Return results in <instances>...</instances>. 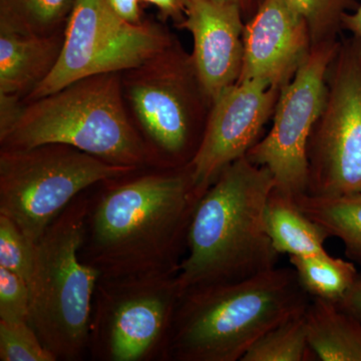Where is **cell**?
Listing matches in <instances>:
<instances>
[{"mask_svg": "<svg viewBox=\"0 0 361 361\" xmlns=\"http://www.w3.org/2000/svg\"><path fill=\"white\" fill-rule=\"evenodd\" d=\"M294 201L329 237L341 240L346 256L361 265V194L336 197L303 194Z\"/></svg>", "mask_w": 361, "mask_h": 361, "instance_id": "obj_18", "label": "cell"}, {"mask_svg": "<svg viewBox=\"0 0 361 361\" xmlns=\"http://www.w3.org/2000/svg\"><path fill=\"white\" fill-rule=\"evenodd\" d=\"M339 40L312 47L295 75L280 90L272 127L246 154L269 170L274 191L290 198L306 194L307 147L326 97V75Z\"/></svg>", "mask_w": 361, "mask_h": 361, "instance_id": "obj_11", "label": "cell"}, {"mask_svg": "<svg viewBox=\"0 0 361 361\" xmlns=\"http://www.w3.org/2000/svg\"><path fill=\"white\" fill-rule=\"evenodd\" d=\"M245 18L227 0H190L176 27L193 37L192 61L211 102L238 82L243 68Z\"/></svg>", "mask_w": 361, "mask_h": 361, "instance_id": "obj_14", "label": "cell"}, {"mask_svg": "<svg viewBox=\"0 0 361 361\" xmlns=\"http://www.w3.org/2000/svg\"><path fill=\"white\" fill-rule=\"evenodd\" d=\"M337 304L361 322V276L358 277L341 302Z\"/></svg>", "mask_w": 361, "mask_h": 361, "instance_id": "obj_29", "label": "cell"}, {"mask_svg": "<svg viewBox=\"0 0 361 361\" xmlns=\"http://www.w3.org/2000/svg\"><path fill=\"white\" fill-rule=\"evenodd\" d=\"M180 298L177 275L99 277L90 327L92 360L163 361Z\"/></svg>", "mask_w": 361, "mask_h": 361, "instance_id": "obj_8", "label": "cell"}, {"mask_svg": "<svg viewBox=\"0 0 361 361\" xmlns=\"http://www.w3.org/2000/svg\"><path fill=\"white\" fill-rule=\"evenodd\" d=\"M227 1L234 2L241 8L244 18L248 20L249 18L255 13L258 6H260L262 0H227Z\"/></svg>", "mask_w": 361, "mask_h": 361, "instance_id": "obj_31", "label": "cell"}, {"mask_svg": "<svg viewBox=\"0 0 361 361\" xmlns=\"http://www.w3.org/2000/svg\"><path fill=\"white\" fill-rule=\"evenodd\" d=\"M306 194H361V39L339 40L326 75V97L307 147Z\"/></svg>", "mask_w": 361, "mask_h": 361, "instance_id": "obj_10", "label": "cell"}, {"mask_svg": "<svg viewBox=\"0 0 361 361\" xmlns=\"http://www.w3.org/2000/svg\"><path fill=\"white\" fill-rule=\"evenodd\" d=\"M201 197L190 165L99 183L90 189L80 259L102 278L177 275Z\"/></svg>", "mask_w": 361, "mask_h": 361, "instance_id": "obj_1", "label": "cell"}, {"mask_svg": "<svg viewBox=\"0 0 361 361\" xmlns=\"http://www.w3.org/2000/svg\"><path fill=\"white\" fill-rule=\"evenodd\" d=\"M174 39L161 23L149 20L130 23L122 20L106 0H75L66 21L58 63L25 103L82 78L132 70Z\"/></svg>", "mask_w": 361, "mask_h": 361, "instance_id": "obj_9", "label": "cell"}, {"mask_svg": "<svg viewBox=\"0 0 361 361\" xmlns=\"http://www.w3.org/2000/svg\"><path fill=\"white\" fill-rule=\"evenodd\" d=\"M25 106V99L13 94H0V135L16 125Z\"/></svg>", "mask_w": 361, "mask_h": 361, "instance_id": "obj_26", "label": "cell"}, {"mask_svg": "<svg viewBox=\"0 0 361 361\" xmlns=\"http://www.w3.org/2000/svg\"><path fill=\"white\" fill-rule=\"evenodd\" d=\"M310 300L292 266L184 292L163 361H241L263 334L305 312Z\"/></svg>", "mask_w": 361, "mask_h": 361, "instance_id": "obj_3", "label": "cell"}, {"mask_svg": "<svg viewBox=\"0 0 361 361\" xmlns=\"http://www.w3.org/2000/svg\"><path fill=\"white\" fill-rule=\"evenodd\" d=\"M280 90L256 78L237 82L213 102L200 147L189 164L201 196L260 140L274 115Z\"/></svg>", "mask_w": 361, "mask_h": 361, "instance_id": "obj_12", "label": "cell"}, {"mask_svg": "<svg viewBox=\"0 0 361 361\" xmlns=\"http://www.w3.org/2000/svg\"><path fill=\"white\" fill-rule=\"evenodd\" d=\"M30 308L27 280L13 271L0 267V320L28 322Z\"/></svg>", "mask_w": 361, "mask_h": 361, "instance_id": "obj_25", "label": "cell"}, {"mask_svg": "<svg viewBox=\"0 0 361 361\" xmlns=\"http://www.w3.org/2000/svg\"><path fill=\"white\" fill-rule=\"evenodd\" d=\"M342 28L361 39V0L356 11L344 16Z\"/></svg>", "mask_w": 361, "mask_h": 361, "instance_id": "obj_30", "label": "cell"}, {"mask_svg": "<svg viewBox=\"0 0 361 361\" xmlns=\"http://www.w3.org/2000/svg\"><path fill=\"white\" fill-rule=\"evenodd\" d=\"M122 90L154 168L189 165L200 147L212 102L179 40L175 37L153 58L123 71Z\"/></svg>", "mask_w": 361, "mask_h": 361, "instance_id": "obj_6", "label": "cell"}, {"mask_svg": "<svg viewBox=\"0 0 361 361\" xmlns=\"http://www.w3.org/2000/svg\"><path fill=\"white\" fill-rule=\"evenodd\" d=\"M35 259V244L16 223L0 215V267L30 279Z\"/></svg>", "mask_w": 361, "mask_h": 361, "instance_id": "obj_24", "label": "cell"}, {"mask_svg": "<svg viewBox=\"0 0 361 361\" xmlns=\"http://www.w3.org/2000/svg\"><path fill=\"white\" fill-rule=\"evenodd\" d=\"M44 144L68 145L114 165L154 168L126 108L120 73L82 78L26 102L16 125L0 135V149Z\"/></svg>", "mask_w": 361, "mask_h": 361, "instance_id": "obj_4", "label": "cell"}, {"mask_svg": "<svg viewBox=\"0 0 361 361\" xmlns=\"http://www.w3.org/2000/svg\"><path fill=\"white\" fill-rule=\"evenodd\" d=\"M75 0H0V32L44 35L65 30Z\"/></svg>", "mask_w": 361, "mask_h": 361, "instance_id": "obj_20", "label": "cell"}, {"mask_svg": "<svg viewBox=\"0 0 361 361\" xmlns=\"http://www.w3.org/2000/svg\"><path fill=\"white\" fill-rule=\"evenodd\" d=\"M90 189L78 195L35 243L28 323L56 361H80L89 355L92 306L101 277L80 257Z\"/></svg>", "mask_w": 361, "mask_h": 361, "instance_id": "obj_5", "label": "cell"}, {"mask_svg": "<svg viewBox=\"0 0 361 361\" xmlns=\"http://www.w3.org/2000/svg\"><path fill=\"white\" fill-rule=\"evenodd\" d=\"M307 23L312 47L337 42L344 16L357 9V0H290Z\"/></svg>", "mask_w": 361, "mask_h": 361, "instance_id": "obj_22", "label": "cell"}, {"mask_svg": "<svg viewBox=\"0 0 361 361\" xmlns=\"http://www.w3.org/2000/svg\"><path fill=\"white\" fill-rule=\"evenodd\" d=\"M266 230L275 250L290 256H317L330 238L326 231L305 215L290 197L273 190L265 211Z\"/></svg>", "mask_w": 361, "mask_h": 361, "instance_id": "obj_17", "label": "cell"}, {"mask_svg": "<svg viewBox=\"0 0 361 361\" xmlns=\"http://www.w3.org/2000/svg\"><path fill=\"white\" fill-rule=\"evenodd\" d=\"M243 68L238 82L266 80L281 89L312 49L307 23L290 0H262L247 20Z\"/></svg>", "mask_w": 361, "mask_h": 361, "instance_id": "obj_13", "label": "cell"}, {"mask_svg": "<svg viewBox=\"0 0 361 361\" xmlns=\"http://www.w3.org/2000/svg\"><path fill=\"white\" fill-rule=\"evenodd\" d=\"M141 170L114 165L63 144L0 149V215L33 244L90 188Z\"/></svg>", "mask_w": 361, "mask_h": 361, "instance_id": "obj_7", "label": "cell"}, {"mask_svg": "<svg viewBox=\"0 0 361 361\" xmlns=\"http://www.w3.org/2000/svg\"><path fill=\"white\" fill-rule=\"evenodd\" d=\"M63 39L65 30L44 35L0 32V94L25 102L58 63Z\"/></svg>", "mask_w": 361, "mask_h": 361, "instance_id": "obj_15", "label": "cell"}, {"mask_svg": "<svg viewBox=\"0 0 361 361\" xmlns=\"http://www.w3.org/2000/svg\"><path fill=\"white\" fill-rule=\"evenodd\" d=\"M290 264L299 281L311 297L341 302L360 276L351 261L317 256H290Z\"/></svg>", "mask_w": 361, "mask_h": 361, "instance_id": "obj_19", "label": "cell"}, {"mask_svg": "<svg viewBox=\"0 0 361 361\" xmlns=\"http://www.w3.org/2000/svg\"><path fill=\"white\" fill-rule=\"evenodd\" d=\"M0 360L56 361L28 322L0 320Z\"/></svg>", "mask_w": 361, "mask_h": 361, "instance_id": "obj_23", "label": "cell"}, {"mask_svg": "<svg viewBox=\"0 0 361 361\" xmlns=\"http://www.w3.org/2000/svg\"><path fill=\"white\" fill-rule=\"evenodd\" d=\"M275 188L268 169L246 156L233 161L201 197L187 237V255L177 274L180 293L233 283L277 267L265 224Z\"/></svg>", "mask_w": 361, "mask_h": 361, "instance_id": "obj_2", "label": "cell"}, {"mask_svg": "<svg viewBox=\"0 0 361 361\" xmlns=\"http://www.w3.org/2000/svg\"><path fill=\"white\" fill-rule=\"evenodd\" d=\"M106 1L111 11L122 20L130 23H141L144 21L141 6H140L141 0H106Z\"/></svg>", "mask_w": 361, "mask_h": 361, "instance_id": "obj_28", "label": "cell"}, {"mask_svg": "<svg viewBox=\"0 0 361 361\" xmlns=\"http://www.w3.org/2000/svg\"><path fill=\"white\" fill-rule=\"evenodd\" d=\"M158 8L161 20H172L175 26L184 20L190 0H141Z\"/></svg>", "mask_w": 361, "mask_h": 361, "instance_id": "obj_27", "label": "cell"}, {"mask_svg": "<svg viewBox=\"0 0 361 361\" xmlns=\"http://www.w3.org/2000/svg\"><path fill=\"white\" fill-rule=\"evenodd\" d=\"M314 356L308 343L305 312L293 316L263 334L241 361H305ZM315 357V356H314Z\"/></svg>", "mask_w": 361, "mask_h": 361, "instance_id": "obj_21", "label": "cell"}, {"mask_svg": "<svg viewBox=\"0 0 361 361\" xmlns=\"http://www.w3.org/2000/svg\"><path fill=\"white\" fill-rule=\"evenodd\" d=\"M308 343L322 361H361V322L336 302L311 297L305 310Z\"/></svg>", "mask_w": 361, "mask_h": 361, "instance_id": "obj_16", "label": "cell"}]
</instances>
